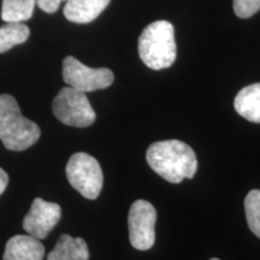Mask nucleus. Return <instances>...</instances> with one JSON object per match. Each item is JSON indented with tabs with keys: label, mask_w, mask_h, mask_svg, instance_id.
I'll use <instances>...</instances> for the list:
<instances>
[{
	"label": "nucleus",
	"mask_w": 260,
	"mask_h": 260,
	"mask_svg": "<svg viewBox=\"0 0 260 260\" xmlns=\"http://www.w3.org/2000/svg\"><path fill=\"white\" fill-rule=\"evenodd\" d=\"M146 159L155 174L175 184L184 178H193L198 170L193 148L180 140L154 142L148 147Z\"/></svg>",
	"instance_id": "f257e3e1"
},
{
	"label": "nucleus",
	"mask_w": 260,
	"mask_h": 260,
	"mask_svg": "<svg viewBox=\"0 0 260 260\" xmlns=\"http://www.w3.org/2000/svg\"><path fill=\"white\" fill-rule=\"evenodd\" d=\"M37 123L25 118L17 102L10 94L0 95V140L10 151H24L40 139Z\"/></svg>",
	"instance_id": "f03ea898"
},
{
	"label": "nucleus",
	"mask_w": 260,
	"mask_h": 260,
	"mask_svg": "<svg viewBox=\"0 0 260 260\" xmlns=\"http://www.w3.org/2000/svg\"><path fill=\"white\" fill-rule=\"evenodd\" d=\"M175 28L170 22L155 21L147 25L139 38V56L152 70L170 68L176 60Z\"/></svg>",
	"instance_id": "7ed1b4c3"
},
{
	"label": "nucleus",
	"mask_w": 260,
	"mask_h": 260,
	"mask_svg": "<svg viewBox=\"0 0 260 260\" xmlns=\"http://www.w3.org/2000/svg\"><path fill=\"white\" fill-rule=\"evenodd\" d=\"M68 181L86 199L94 200L103 189L104 176L99 161L92 155L79 152L70 157L65 168Z\"/></svg>",
	"instance_id": "20e7f679"
},
{
	"label": "nucleus",
	"mask_w": 260,
	"mask_h": 260,
	"mask_svg": "<svg viewBox=\"0 0 260 260\" xmlns=\"http://www.w3.org/2000/svg\"><path fill=\"white\" fill-rule=\"evenodd\" d=\"M52 110L61 123L69 126L86 128L92 125L96 119V113L86 93L69 86L57 94L52 104Z\"/></svg>",
	"instance_id": "39448f33"
},
{
	"label": "nucleus",
	"mask_w": 260,
	"mask_h": 260,
	"mask_svg": "<svg viewBox=\"0 0 260 260\" xmlns=\"http://www.w3.org/2000/svg\"><path fill=\"white\" fill-rule=\"evenodd\" d=\"M63 80L69 87L83 93L105 89L113 83L115 75L107 68L94 69L68 56L63 60Z\"/></svg>",
	"instance_id": "423d86ee"
},
{
	"label": "nucleus",
	"mask_w": 260,
	"mask_h": 260,
	"mask_svg": "<svg viewBox=\"0 0 260 260\" xmlns=\"http://www.w3.org/2000/svg\"><path fill=\"white\" fill-rule=\"evenodd\" d=\"M157 211L151 203L136 200L129 210L128 228L130 243L139 251L152 248L155 241Z\"/></svg>",
	"instance_id": "0eeeda50"
},
{
	"label": "nucleus",
	"mask_w": 260,
	"mask_h": 260,
	"mask_svg": "<svg viewBox=\"0 0 260 260\" xmlns=\"http://www.w3.org/2000/svg\"><path fill=\"white\" fill-rule=\"evenodd\" d=\"M61 217V209L56 203H50L41 198L32 201L30 210L23 219V229L28 235L38 240L46 239L57 225Z\"/></svg>",
	"instance_id": "6e6552de"
},
{
	"label": "nucleus",
	"mask_w": 260,
	"mask_h": 260,
	"mask_svg": "<svg viewBox=\"0 0 260 260\" xmlns=\"http://www.w3.org/2000/svg\"><path fill=\"white\" fill-rule=\"evenodd\" d=\"M45 247L30 235H16L6 242L3 260H42Z\"/></svg>",
	"instance_id": "1a4fd4ad"
},
{
	"label": "nucleus",
	"mask_w": 260,
	"mask_h": 260,
	"mask_svg": "<svg viewBox=\"0 0 260 260\" xmlns=\"http://www.w3.org/2000/svg\"><path fill=\"white\" fill-rule=\"evenodd\" d=\"M110 2L111 0H68L64 6V16L74 23H89L99 17Z\"/></svg>",
	"instance_id": "9d476101"
},
{
	"label": "nucleus",
	"mask_w": 260,
	"mask_h": 260,
	"mask_svg": "<svg viewBox=\"0 0 260 260\" xmlns=\"http://www.w3.org/2000/svg\"><path fill=\"white\" fill-rule=\"evenodd\" d=\"M236 112L247 121L260 123V82L245 87L234 100Z\"/></svg>",
	"instance_id": "9b49d317"
},
{
	"label": "nucleus",
	"mask_w": 260,
	"mask_h": 260,
	"mask_svg": "<svg viewBox=\"0 0 260 260\" xmlns=\"http://www.w3.org/2000/svg\"><path fill=\"white\" fill-rule=\"evenodd\" d=\"M89 251L86 241L81 237L61 235L57 245L48 253L47 260H88Z\"/></svg>",
	"instance_id": "f8f14e48"
},
{
	"label": "nucleus",
	"mask_w": 260,
	"mask_h": 260,
	"mask_svg": "<svg viewBox=\"0 0 260 260\" xmlns=\"http://www.w3.org/2000/svg\"><path fill=\"white\" fill-rule=\"evenodd\" d=\"M37 0H3L2 19L6 23L22 22L30 19Z\"/></svg>",
	"instance_id": "ddd939ff"
},
{
	"label": "nucleus",
	"mask_w": 260,
	"mask_h": 260,
	"mask_svg": "<svg viewBox=\"0 0 260 260\" xmlns=\"http://www.w3.org/2000/svg\"><path fill=\"white\" fill-rule=\"evenodd\" d=\"M30 35V29L23 23L9 22L0 27V53H5L16 45L24 44Z\"/></svg>",
	"instance_id": "4468645a"
},
{
	"label": "nucleus",
	"mask_w": 260,
	"mask_h": 260,
	"mask_svg": "<svg viewBox=\"0 0 260 260\" xmlns=\"http://www.w3.org/2000/svg\"><path fill=\"white\" fill-rule=\"evenodd\" d=\"M246 218L249 229L260 239V190L253 189L245 199Z\"/></svg>",
	"instance_id": "2eb2a0df"
},
{
	"label": "nucleus",
	"mask_w": 260,
	"mask_h": 260,
	"mask_svg": "<svg viewBox=\"0 0 260 260\" xmlns=\"http://www.w3.org/2000/svg\"><path fill=\"white\" fill-rule=\"evenodd\" d=\"M233 5L237 17L248 18L260 10V0H233Z\"/></svg>",
	"instance_id": "dca6fc26"
},
{
	"label": "nucleus",
	"mask_w": 260,
	"mask_h": 260,
	"mask_svg": "<svg viewBox=\"0 0 260 260\" xmlns=\"http://www.w3.org/2000/svg\"><path fill=\"white\" fill-rule=\"evenodd\" d=\"M63 2H68V0H37V4L42 11L47 12V14H53L59 9Z\"/></svg>",
	"instance_id": "f3484780"
},
{
	"label": "nucleus",
	"mask_w": 260,
	"mask_h": 260,
	"mask_svg": "<svg viewBox=\"0 0 260 260\" xmlns=\"http://www.w3.org/2000/svg\"><path fill=\"white\" fill-rule=\"evenodd\" d=\"M8 184H9L8 174H6L5 170H3V169L0 168V195L4 193L6 187H8Z\"/></svg>",
	"instance_id": "a211bd4d"
},
{
	"label": "nucleus",
	"mask_w": 260,
	"mask_h": 260,
	"mask_svg": "<svg viewBox=\"0 0 260 260\" xmlns=\"http://www.w3.org/2000/svg\"><path fill=\"white\" fill-rule=\"evenodd\" d=\"M211 260H219V259H216V258H213V259H211Z\"/></svg>",
	"instance_id": "6ab92c4d"
}]
</instances>
